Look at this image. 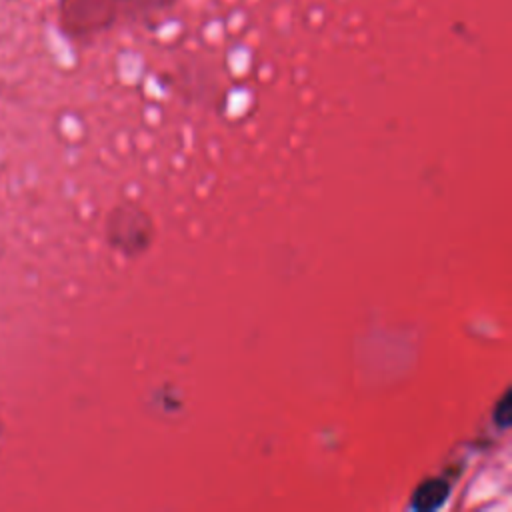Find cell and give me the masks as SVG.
I'll use <instances>...</instances> for the list:
<instances>
[{"instance_id": "1", "label": "cell", "mask_w": 512, "mask_h": 512, "mask_svg": "<svg viewBox=\"0 0 512 512\" xmlns=\"http://www.w3.org/2000/svg\"><path fill=\"white\" fill-rule=\"evenodd\" d=\"M446 492H448V486L444 482H440V480L426 482L414 494V506H418V508H436L446 498Z\"/></svg>"}]
</instances>
